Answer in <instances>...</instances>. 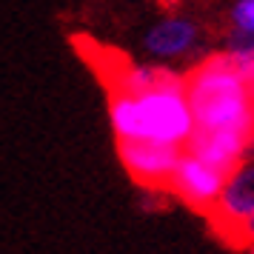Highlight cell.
Listing matches in <instances>:
<instances>
[{"label": "cell", "instance_id": "obj_1", "mask_svg": "<svg viewBox=\"0 0 254 254\" xmlns=\"http://www.w3.org/2000/svg\"><path fill=\"white\" fill-rule=\"evenodd\" d=\"M109 120L117 140H149L183 149L194 131L183 80L154 86L146 92L109 89Z\"/></svg>", "mask_w": 254, "mask_h": 254}, {"label": "cell", "instance_id": "obj_2", "mask_svg": "<svg viewBox=\"0 0 254 254\" xmlns=\"http://www.w3.org/2000/svg\"><path fill=\"white\" fill-rule=\"evenodd\" d=\"M186 100L194 128H231L252 137L254 97L231 69L226 52L203 58L186 74Z\"/></svg>", "mask_w": 254, "mask_h": 254}, {"label": "cell", "instance_id": "obj_3", "mask_svg": "<svg viewBox=\"0 0 254 254\" xmlns=\"http://www.w3.org/2000/svg\"><path fill=\"white\" fill-rule=\"evenodd\" d=\"M254 214V157H243L234 169L226 172L214 206L208 208L211 226L226 237L237 240V231Z\"/></svg>", "mask_w": 254, "mask_h": 254}, {"label": "cell", "instance_id": "obj_4", "mask_svg": "<svg viewBox=\"0 0 254 254\" xmlns=\"http://www.w3.org/2000/svg\"><path fill=\"white\" fill-rule=\"evenodd\" d=\"M180 151L183 149L177 146H163V143H149V140H117V157L123 163V169L146 191L149 189L166 191Z\"/></svg>", "mask_w": 254, "mask_h": 254}, {"label": "cell", "instance_id": "obj_5", "mask_svg": "<svg viewBox=\"0 0 254 254\" xmlns=\"http://www.w3.org/2000/svg\"><path fill=\"white\" fill-rule=\"evenodd\" d=\"M223 177H226L223 169L200 160L191 151L183 149L180 157H177V166H174L172 177H169L166 191H172L174 197H180L186 206H191L200 214H208V208L214 206V200H217Z\"/></svg>", "mask_w": 254, "mask_h": 254}, {"label": "cell", "instance_id": "obj_6", "mask_svg": "<svg viewBox=\"0 0 254 254\" xmlns=\"http://www.w3.org/2000/svg\"><path fill=\"white\" fill-rule=\"evenodd\" d=\"M200 40H203V32L197 20L186 14H172V17L157 20L143 35V52L160 63H172V60L189 58L200 46Z\"/></svg>", "mask_w": 254, "mask_h": 254}, {"label": "cell", "instance_id": "obj_7", "mask_svg": "<svg viewBox=\"0 0 254 254\" xmlns=\"http://www.w3.org/2000/svg\"><path fill=\"white\" fill-rule=\"evenodd\" d=\"M183 149L191 151L200 160L229 172L243 157H249V134L231 131V128H194Z\"/></svg>", "mask_w": 254, "mask_h": 254}, {"label": "cell", "instance_id": "obj_8", "mask_svg": "<svg viewBox=\"0 0 254 254\" xmlns=\"http://www.w3.org/2000/svg\"><path fill=\"white\" fill-rule=\"evenodd\" d=\"M183 80V74L172 66H157V63H123L112 66V80L109 89L120 92H146L154 86H169V83Z\"/></svg>", "mask_w": 254, "mask_h": 254}, {"label": "cell", "instance_id": "obj_9", "mask_svg": "<svg viewBox=\"0 0 254 254\" xmlns=\"http://www.w3.org/2000/svg\"><path fill=\"white\" fill-rule=\"evenodd\" d=\"M229 23L234 32L254 37V0H234L229 9Z\"/></svg>", "mask_w": 254, "mask_h": 254}, {"label": "cell", "instance_id": "obj_10", "mask_svg": "<svg viewBox=\"0 0 254 254\" xmlns=\"http://www.w3.org/2000/svg\"><path fill=\"white\" fill-rule=\"evenodd\" d=\"M254 240V214L246 223L240 226V231H237V240H234V246H246V243Z\"/></svg>", "mask_w": 254, "mask_h": 254}, {"label": "cell", "instance_id": "obj_11", "mask_svg": "<svg viewBox=\"0 0 254 254\" xmlns=\"http://www.w3.org/2000/svg\"><path fill=\"white\" fill-rule=\"evenodd\" d=\"M243 249H246V254H254V240H252V243H246Z\"/></svg>", "mask_w": 254, "mask_h": 254}, {"label": "cell", "instance_id": "obj_12", "mask_svg": "<svg viewBox=\"0 0 254 254\" xmlns=\"http://www.w3.org/2000/svg\"><path fill=\"white\" fill-rule=\"evenodd\" d=\"M249 151L254 154V128H252V137H249Z\"/></svg>", "mask_w": 254, "mask_h": 254}]
</instances>
